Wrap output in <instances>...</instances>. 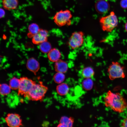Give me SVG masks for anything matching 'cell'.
<instances>
[{
    "label": "cell",
    "instance_id": "cell-1",
    "mask_svg": "<svg viewBox=\"0 0 127 127\" xmlns=\"http://www.w3.org/2000/svg\"><path fill=\"white\" fill-rule=\"evenodd\" d=\"M104 103L114 111L119 113L123 112L127 108V102L119 93H114L109 90L104 99Z\"/></svg>",
    "mask_w": 127,
    "mask_h": 127
},
{
    "label": "cell",
    "instance_id": "cell-2",
    "mask_svg": "<svg viewBox=\"0 0 127 127\" xmlns=\"http://www.w3.org/2000/svg\"><path fill=\"white\" fill-rule=\"evenodd\" d=\"M48 90V87L44 85L42 82L40 84L35 83L25 97L29 100L41 101Z\"/></svg>",
    "mask_w": 127,
    "mask_h": 127
},
{
    "label": "cell",
    "instance_id": "cell-3",
    "mask_svg": "<svg viewBox=\"0 0 127 127\" xmlns=\"http://www.w3.org/2000/svg\"><path fill=\"white\" fill-rule=\"evenodd\" d=\"M118 20L114 12H111L108 15L100 18L99 22L103 31L111 32L118 24Z\"/></svg>",
    "mask_w": 127,
    "mask_h": 127
},
{
    "label": "cell",
    "instance_id": "cell-4",
    "mask_svg": "<svg viewBox=\"0 0 127 127\" xmlns=\"http://www.w3.org/2000/svg\"><path fill=\"white\" fill-rule=\"evenodd\" d=\"M72 15L69 10H61L55 15L53 19L55 23L59 26L70 25Z\"/></svg>",
    "mask_w": 127,
    "mask_h": 127
},
{
    "label": "cell",
    "instance_id": "cell-5",
    "mask_svg": "<svg viewBox=\"0 0 127 127\" xmlns=\"http://www.w3.org/2000/svg\"><path fill=\"white\" fill-rule=\"evenodd\" d=\"M124 67L117 62H112L109 66L107 72L110 79L113 80L119 78H124L125 75Z\"/></svg>",
    "mask_w": 127,
    "mask_h": 127
},
{
    "label": "cell",
    "instance_id": "cell-6",
    "mask_svg": "<svg viewBox=\"0 0 127 127\" xmlns=\"http://www.w3.org/2000/svg\"><path fill=\"white\" fill-rule=\"evenodd\" d=\"M20 79L18 95H24L25 97L36 82L26 77H22Z\"/></svg>",
    "mask_w": 127,
    "mask_h": 127
},
{
    "label": "cell",
    "instance_id": "cell-7",
    "mask_svg": "<svg viewBox=\"0 0 127 127\" xmlns=\"http://www.w3.org/2000/svg\"><path fill=\"white\" fill-rule=\"evenodd\" d=\"M84 35V33L81 31L73 33L68 42L70 47L73 49H75L81 46L83 41Z\"/></svg>",
    "mask_w": 127,
    "mask_h": 127
},
{
    "label": "cell",
    "instance_id": "cell-8",
    "mask_svg": "<svg viewBox=\"0 0 127 127\" xmlns=\"http://www.w3.org/2000/svg\"><path fill=\"white\" fill-rule=\"evenodd\" d=\"M5 119L9 127H19L22 125L20 116L17 114L8 113Z\"/></svg>",
    "mask_w": 127,
    "mask_h": 127
},
{
    "label": "cell",
    "instance_id": "cell-9",
    "mask_svg": "<svg viewBox=\"0 0 127 127\" xmlns=\"http://www.w3.org/2000/svg\"><path fill=\"white\" fill-rule=\"evenodd\" d=\"M48 36V32L47 30L40 29L38 33L32 37V42L34 44H40L47 41Z\"/></svg>",
    "mask_w": 127,
    "mask_h": 127
},
{
    "label": "cell",
    "instance_id": "cell-10",
    "mask_svg": "<svg viewBox=\"0 0 127 127\" xmlns=\"http://www.w3.org/2000/svg\"><path fill=\"white\" fill-rule=\"evenodd\" d=\"M95 7L98 12L104 14L108 11L110 6L108 2L105 0H99L95 4Z\"/></svg>",
    "mask_w": 127,
    "mask_h": 127
},
{
    "label": "cell",
    "instance_id": "cell-11",
    "mask_svg": "<svg viewBox=\"0 0 127 127\" xmlns=\"http://www.w3.org/2000/svg\"><path fill=\"white\" fill-rule=\"evenodd\" d=\"M28 69L33 72L35 74L39 69V64L38 62L35 59L31 58L28 60L26 64Z\"/></svg>",
    "mask_w": 127,
    "mask_h": 127
},
{
    "label": "cell",
    "instance_id": "cell-12",
    "mask_svg": "<svg viewBox=\"0 0 127 127\" xmlns=\"http://www.w3.org/2000/svg\"><path fill=\"white\" fill-rule=\"evenodd\" d=\"M2 2L4 8L8 10L15 9L19 3L18 0H2Z\"/></svg>",
    "mask_w": 127,
    "mask_h": 127
},
{
    "label": "cell",
    "instance_id": "cell-13",
    "mask_svg": "<svg viewBox=\"0 0 127 127\" xmlns=\"http://www.w3.org/2000/svg\"><path fill=\"white\" fill-rule=\"evenodd\" d=\"M55 68V71L57 72L64 73L67 70L68 64L66 62L59 59L56 62Z\"/></svg>",
    "mask_w": 127,
    "mask_h": 127
},
{
    "label": "cell",
    "instance_id": "cell-14",
    "mask_svg": "<svg viewBox=\"0 0 127 127\" xmlns=\"http://www.w3.org/2000/svg\"><path fill=\"white\" fill-rule=\"evenodd\" d=\"M73 118L65 116L62 117L60 119L58 127H69L72 126L74 122Z\"/></svg>",
    "mask_w": 127,
    "mask_h": 127
},
{
    "label": "cell",
    "instance_id": "cell-15",
    "mask_svg": "<svg viewBox=\"0 0 127 127\" xmlns=\"http://www.w3.org/2000/svg\"><path fill=\"white\" fill-rule=\"evenodd\" d=\"M61 53L56 48L52 49L48 53V57L49 59L53 62H56L60 59Z\"/></svg>",
    "mask_w": 127,
    "mask_h": 127
},
{
    "label": "cell",
    "instance_id": "cell-16",
    "mask_svg": "<svg viewBox=\"0 0 127 127\" xmlns=\"http://www.w3.org/2000/svg\"><path fill=\"white\" fill-rule=\"evenodd\" d=\"M69 87L68 85L65 83H61L56 87V90L58 94L62 95H65L69 91Z\"/></svg>",
    "mask_w": 127,
    "mask_h": 127
},
{
    "label": "cell",
    "instance_id": "cell-17",
    "mask_svg": "<svg viewBox=\"0 0 127 127\" xmlns=\"http://www.w3.org/2000/svg\"><path fill=\"white\" fill-rule=\"evenodd\" d=\"M29 33L28 36H32L37 33L40 30L39 25L36 23H32L30 24L28 26Z\"/></svg>",
    "mask_w": 127,
    "mask_h": 127
},
{
    "label": "cell",
    "instance_id": "cell-18",
    "mask_svg": "<svg viewBox=\"0 0 127 127\" xmlns=\"http://www.w3.org/2000/svg\"><path fill=\"white\" fill-rule=\"evenodd\" d=\"M94 74V71L91 67H86L83 70L82 74L83 77L85 78H90L93 76Z\"/></svg>",
    "mask_w": 127,
    "mask_h": 127
},
{
    "label": "cell",
    "instance_id": "cell-19",
    "mask_svg": "<svg viewBox=\"0 0 127 127\" xmlns=\"http://www.w3.org/2000/svg\"><path fill=\"white\" fill-rule=\"evenodd\" d=\"M40 49L43 53H48L52 49L51 46L50 44L47 41L40 44Z\"/></svg>",
    "mask_w": 127,
    "mask_h": 127
},
{
    "label": "cell",
    "instance_id": "cell-20",
    "mask_svg": "<svg viewBox=\"0 0 127 127\" xmlns=\"http://www.w3.org/2000/svg\"><path fill=\"white\" fill-rule=\"evenodd\" d=\"M20 79L14 77L10 79L9 82V86L13 90L18 89L20 84Z\"/></svg>",
    "mask_w": 127,
    "mask_h": 127
},
{
    "label": "cell",
    "instance_id": "cell-21",
    "mask_svg": "<svg viewBox=\"0 0 127 127\" xmlns=\"http://www.w3.org/2000/svg\"><path fill=\"white\" fill-rule=\"evenodd\" d=\"M11 89L10 86L6 84H0V92L1 95H5L8 94L10 92Z\"/></svg>",
    "mask_w": 127,
    "mask_h": 127
},
{
    "label": "cell",
    "instance_id": "cell-22",
    "mask_svg": "<svg viewBox=\"0 0 127 127\" xmlns=\"http://www.w3.org/2000/svg\"><path fill=\"white\" fill-rule=\"evenodd\" d=\"M93 82L90 78H85L82 82V85L83 88L86 90L91 89L93 85Z\"/></svg>",
    "mask_w": 127,
    "mask_h": 127
},
{
    "label": "cell",
    "instance_id": "cell-23",
    "mask_svg": "<svg viewBox=\"0 0 127 127\" xmlns=\"http://www.w3.org/2000/svg\"><path fill=\"white\" fill-rule=\"evenodd\" d=\"M65 76L64 73L57 72L54 76V80L56 83L60 84L62 83L64 80Z\"/></svg>",
    "mask_w": 127,
    "mask_h": 127
},
{
    "label": "cell",
    "instance_id": "cell-24",
    "mask_svg": "<svg viewBox=\"0 0 127 127\" xmlns=\"http://www.w3.org/2000/svg\"><path fill=\"white\" fill-rule=\"evenodd\" d=\"M120 5L123 8H127V0H121L120 2Z\"/></svg>",
    "mask_w": 127,
    "mask_h": 127
},
{
    "label": "cell",
    "instance_id": "cell-25",
    "mask_svg": "<svg viewBox=\"0 0 127 127\" xmlns=\"http://www.w3.org/2000/svg\"><path fill=\"white\" fill-rule=\"evenodd\" d=\"M121 125L122 127H127V118L123 121Z\"/></svg>",
    "mask_w": 127,
    "mask_h": 127
},
{
    "label": "cell",
    "instance_id": "cell-26",
    "mask_svg": "<svg viewBox=\"0 0 127 127\" xmlns=\"http://www.w3.org/2000/svg\"><path fill=\"white\" fill-rule=\"evenodd\" d=\"M5 14V12L4 10L2 8L0 9V18L3 17Z\"/></svg>",
    "mask_w": 127,
    "mask_h": 127
},
{
    "label": "cell",
    "instance_id": "cell-27",
    "mask_svg": "<svg viewBox=\"0 0 127 127\" xmlns=\"http://www.w3.org/2000/svg\"><path fill=\"white\" fill-rule=\"evenodd\" d=\"M124 27L125 30L127 32V22L125 24Z\"/></svg>",
    "mask_w": 127,
    "mask_h": 127
},
{
    "label": "cell",
    "instance_id": "cell-28",
    "mask_svg": "<svg viewBox=\"0 0 127 127\" xmlns=\"http://www.w3.org/2000/svg\"></svg>",
    "mask_w": 127,
    "mask_h": 127
}]
</instances>
